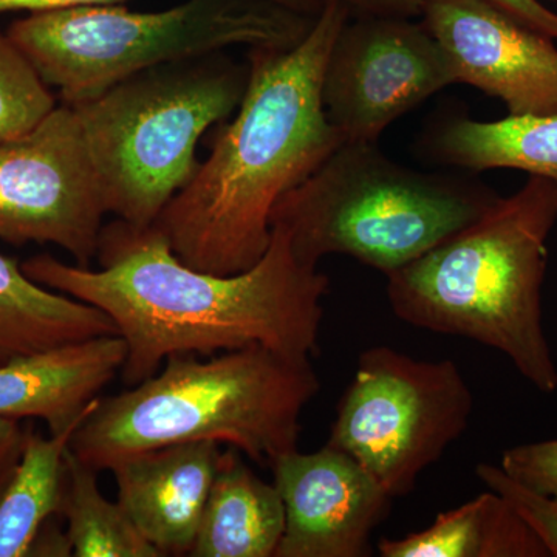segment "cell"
<instances>
[{
    "label": "cell",
    "mask_w": 557,
    "mask_h": 557,
    "mask_svg": "<svg viewBox=\"0 0 557 557\" xmlns=\"http://www.w3.org/2000/svg\"><path fill=\"white\" fill-rule=\"evenodd\" d=\"M28 429L20 420L0 418V497L20 463Z\"/></svg>",
    "instance_id": "24"
},
{
    "label": "cell",
    "mask_w": 557,
    "mask_h": 557,
    "mask_svg": "<svg viewBox=\"0 0 557 557\" xmlns=\"http://www.w3.org/2000/svg\"><path fill=\"white\" fill-rule=\"evenodd\" d=\"M58 104L9 33L0 30V141L33 129Z\"/></svg>",
    "instance_id": "21"
},
{
    "label": "cell",
    "mask_w": 557,
    "mask_h": 557,
    "mask_svg": "<svg viewBox=\"0 0 557 557\" xmlns=\"http://www.w3.org/2000/svg\"><path fill=\"white\" fill-rule=\"evenodd\" d=\"M475 474L486 490L500 494L519 512L520 518L533 528L547 547L549 556L557 557V502L520 485L496 465L480 463Z\"/></svg>",
    "instance_id": "22"
},
{
    "label": "cell",
    "mask_w": 557,
    "mask_h": 557,
    "mask_svg": "<svg viewBox=\"0 0 557 557\" xmlns=\"http://www.w3.org/2000/svg\"><path fill=\"white\" fill-rule=\"evenodd\" d=\"M106 335L119 330L104 311L42 287L0 255V366Z\"/></svg>",
    "instance_id": "17"
},
{
    "label": "cell",
    "mask_w": 557,
    "mask_h": 557,
    "mask_svg": "<svg viewBox=\"0 0 557 557\" xmlns=\"http://www.w3.org/2000/svg\"><path fill=\"white\" fill-rule=\"evenodd\" d=\"M472 410L474 395L456 362L372 347L359 355L327 443L354 457L387 496L403 497L463 435Z\"/></svg>",
    "instance_id": "8"
},
{
    "label": "cell",
    "mask_w": 557,
    "mask_h": 557,
    "mask_svg": "<svg viewBox=\"0 0 557 557\" xmlns=\"http://www.w3.org/2000/svg\"><path fill=\"white\" fill-rule=\"evenodd\" d=\"M556 223V180L530 175L518 193L388 274V306L412 327L500 351L537 391L555 394L542 285Z\"/></svg>",
    "instance_id": "3"
},
{
    "label": "cell",
    "mask_w": 557,
    "mask_h": 557,
    "mask_svg": "<svg viewBox=\"0 0 557 557\" xmlns=\"http://www.w3.org/2000/svg\"><path fill=\"white\" fill-rule=\"evenodd\" d=\"M285 507L274 557H364L392 497L354 457L325 445L282 454L271 463Z\"/></svg>",
    "instance_id": "12"
},
{
    "label": "cell",
    "mask_w": 557,
    "mask_h": 557,
    "mask_svg": "<svg viewBox=\"0 0 557 557\" xmlns=\"http://www.w3.org/2000/svg\"><path fill=\"white\" fill-rule=\"evenodd\" d=\"M278 5L287 7L289 10L298 11V13L309 14V16H317L321 7L314 0H273Z\"/></svg>",
    "instance_id": "28"
},
{
    "label": "cell",
    "mask_w": 557,
    "mask_h": 557,
    "mask_svg": "<svg viewBox=\"0 0 557 557\" xmlns=\"http://www.w3.org/2000/svg\"><path fill=\"white\" fill-rule=\"evenodd\" d=\"M555 2H557V0H555Z\"/></svg>",
    "instance_id": "29"
},
{
    "label": "cell",
    "mask_w": 557,
    "mask_h": 557,
    "mask_svg": "<svg viewBox=\"0 0 557 557\" xmlns=\"http://www.w3.org/2000/svg\"><path fill=\"white\" fill-rule=\"evenodd\" d=\"M424 27L450 62L456 84L498 98L508 115L557 113V49L490 0H426Z\"/></svg>",
    "instance_id": "11"
},
{
    "label": "cell",
    "mask_w": 557,
    "mask_h": 557,
    "mask_svg": "<svg viewBox=\"0 0 557 557\" xmlns=\"http://www.w3.org/2000/svg\"><path fill=\"white\" fill-rule=\"evenodd\" d=\"M314 17L273 0H185L161 11L102 3L25 14L7 33L62 104L76 106L166 62L234 47L287 49Z\"/></svg>",
    "instance_id": "6"
},
{
    "label": "cell",
    "mask_w": 557,
    "mask_h": 557,
    "mask_svg": "<svg viewBox=\"0 0 557 557\" xmlns=\"http://www.w3.org/2000/svg\"><path fill=\"white\" fill-rule=\"evenodd\" d=\"M498 467L520 485L557 502V440L505 450Z\"/></svg>",
    "instance_id": "23"
},
{
    "label": "cell",
    "mask_w": 557,
    "mask_h": 557,
    "mask_svg": "<svg viewBox=\"0 0 557 557\" xmlns=\"http://www.w3.org/2000/svg\"><path fill=\"white\" fill-rule=\"evenodd\" d=\"M350 17L327 3L296 46L248 49L236 116L153 223L183 263L220 276L255 267L269 248L277 201L346 141L325 112L322 83Z\"/></svg>",
    "instance_id": "2"
},
{
    "label": "cell",
    "mask_w": 557,
    "mask_h": 557,
    "mask_svg": "<svg viewBox=\"0 0 557 557\" xmlns=\"http://www.w3.org/2000/svg\"><path fill=\"white\" fill-rule=\"evenodd\" d=\"M493 189L453 175L403 166L376 143L344 141L271 212L300 262L348 256L394 273L478 220Z\"/></svg>",
    "instance_id": "5"
},
{
    "label": "cell",
    "mask_w": 557,
    "mask_h": 557,
    "mask_svg": "<svg viewBox=\"0 0 557 557\" xmlns=\"http://www.w3.org/2000/svg\"><path fill=\"white\" fill-rule=\"evenodd\" d=\"M220 456L219 443H182L132 454L110 468L119 504L161 556H189Z\"/></svg>",
    "instance_id": "13"
},
{
    "label": "cell",
    "mask_w": 557,
    "mask_h": 557,
    "mask_svg": "<svg viewBox=\"0 0 557 557\" xmlns=\"http://www.w3.org/2000/svg\"><path fill=\"white\" fill-rule=\"evenodd\" d=\"M84 420L49 437L28 429L20 463L0 497V557L32 556L47 520L60 515L65 454Z\"/></svg>",
    "instance_id": "19"
},
{
    "label": "cell",
    "mask_w": 557,
    "mask_h": 557,
    "mask_svg": "<svg viewBox=\"0 0 557 557\" xmlns=\"http://www.w3.org/2000/svg\"><path fill=\"white\" fill-rule=\"evenodd\" d=\"M490 2L504 10L509 16L522 22L527 27L557 39V13L547 9L539 0H490Z\"/></svg>",
    "instance_id": "26"
},
{
    "label": "cell",
    "mask_w": 557,
    "mask_h": 557,
    "mask_svg": "<svg viewBox=\"0 0 557 557\" xmlns=\"http://www.w3.org/2000/svg\"><path fill=\"white\" fill-rule=\"evenodd\" d=\"M106 214L72 106L60 102L33 129L0 141V239L57 245L89 267Z\"/></svg>",
    "instance_id": "9"
},
{
    "label": "cell",
    "mask_w": 557,
    "mask_h": 557,
    "mask_svg": "<svg viewBox=\"0 0 557 557\" xmlns=\"http://www.w3.org/2000/svg\"><path fill=\"white\" fill-rule=\"evenodd\" d=\"M126 2L127 0H0V14L44 13V11L73 9V7Z\"/></svg>",
    "instance_id": "27"
},
{
    "label": "cell",
    "mask_w": 557,
    "mask_h": 557,
    "mask_svg": "<svg viewBox=\"0 0 557 557\" xmlns=\"http://www.w3.org/2000/svg\"><path fill=\"white\" fill-rule=\"evenodd\" d=\"M100 270L33 256L22 270L42 287L104 311L126 343L120 375L137 386L174 355L212 357L263 346L292 358L317 354L330 281L300 262L284 230L271 228L262 259L220 276L186 265L156 226H104Z\"/></svg>",
    "instance_id": "1"
},
{
    "label": "cell",
    "mask_w": 557,
    "mask_h": 557,
    "mask_svg": "<svg viewBox=\"0 0 557 557\" xmlns=\"http://www.w3.org/2000/svg\"><path fill=\"white\" fill-rule=\"evenodd\" d=\"M319 7L341 3L355 16H421L426 0H314Z\"/></svg>",
    "instance_id": "25"
},
{
    "label": "cell",
    "mask_w": 557,
    "mask_h": 557,
    "mask_svg": "<svg viewBox=\"0 0 557 557\" xmlns=\"http://www.w3.org/2000/svg\"><path fill=\"white\" fill-rule=\"evenodd\" d=\"M126 357L123 338L106 335L7 362L0 366V418H38L60 434L89 416Z\"/></svg>",
    "instance_id": "14"
},
{
    "label": "cell",
    "mask_w": 557,
    "mask_h": 557,
    "mask_svg": "<svg viewBox=\"0 0 557 557\" xmlns=\"http://www.w3.org/2000/svg\"><path fill=\"white\" fill-rule=\"evenodd\" d=\"M60 516L75 557H163L149 544L119 502L108 500L98 486V471L65 454L64 494Z\"/></svg>",
    "instance_id": "20"
},
{
    "label": "cell",
    "mask_w": 557,
    "mask_h": 557,
    "mask_svg": "<svg viewBox=\"0 0 557 557\" xmlns=\"http://www.w3.org/2000/svg\"><path fill=\"white\" fill-rule=\"evenodd\" d=\"M284 531L277 486L260 479L239 450L222 453L189 556L274 557Z\"/></svg>",
    "instance_id": "15"
},
{
    "label": "cell",
    "mask_w": 557,
    "mask_h": 557,
    "mask_svg": "<svg viewBox=\"0 0 557 557\" xmlns=\"http://www.w3.org/2000/svg\"><path fill=\"white\" fill-rule=\"evenodd\" d=\"M379 553L381 557H552L533 528L491 490L440 512L424 530L381 539Z\"/></svg>",
    "instance_id": "18"
},
{
    "label": "cell",
    "mask_w": 557,
    "mask_h": 557,
    "mask_svg": "<svg viewBox=\"0 0 557 557\" xmlns=\"http://www.w3.org/2000/svg\"><path fill=\"white\" fill-rule=\"evenodd\" d=\"M420 145L424 156L458 170H519L557 182V113L498 121L446 116Z\"/></svg>",
    "instance_id": "16"
},
{
    "label": "cell",
    "mask_w": 557,
    "mask_h": 557,
    "mask_svg": "<svg viewBox=\"0 0 557 557\" xmlns=\"http://www.w3.org/2000/svg\"><path fill=\"white\" fill-rule=\"evenodd\" d=\"M321 383L310 358L248 346L200 359L174 355L159 372L98 399L70 449L100 471L143 450L214 442L259 465L298 449L300 417Z\"/></svg>",
    "instance_id": "4"
},
{
    "label": "cell",
    "mask_w": 557,
    "mask_h": 557,
    "mask_svg": "<svg viewBox=\"0 0 557 557\" xmlns=\"http://www.w3.org/2000/svg\"><path fill=\"white\" fill-rule=\"evenodd\" d=\"M248 64L226 51L166 62L72 106L106 208L148 228L199 170L209 127L239 108Z\"/></svg>",
    "instance_id": "7"
},
{
    "label": "cell",
    "mask_w": 557,
    "mask_h": 557,
    "mask_svg": "<svg viewBox=\"0 0 557 557\" xmlns=\"http://www.w3.org/2000/svg\"><path fill=\"white\" fill-rule=\"evenodd\" d=\"M453 84L448 57L423 22L358 16L330 50L322 101L346 141L376 143L394 121Z\"/></svg>",
    "instance_id": "10"
}]
</instances>
